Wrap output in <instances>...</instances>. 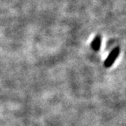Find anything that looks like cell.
I'll return each mask as SVG.
<instances>
[{
    "label": "cell",
    "mask_w": 126,
    "mask_h": 126,
    "mask_svg": "<svg viewBox=\"0 0 126 126\" xmlns=\"http://www.w3.org/2000/svg\"><path fill=\"white\" fill-rule=\"evenodd\" d=\"M119 53H120V48L119 47H115L112 51H111V52L109 54V56H108V57L106 59L104 62V66L106 68H110V66H112L114 64L117 57L119 56Z\"/></svg>",
    "instance_id": "6da1fadb"
},
{
    "label": "cell",
    "mask_w": 126,
    "mask_h": 126,
    "mask_svg": "<svg viewBox=\"0 0 126 126\" xmlns=\"http://www.w3.org/2000/svg\"><path fill=\"white\" fill-rule=\"evenodd\" d=\"M101 37L100 36L97 35L96 37L93 40L92 43H91V47L94 51H98L100 49V46H101Z\"/></svg>",
    "instance_id": "7a4b0ae2"
}]
</instances>
